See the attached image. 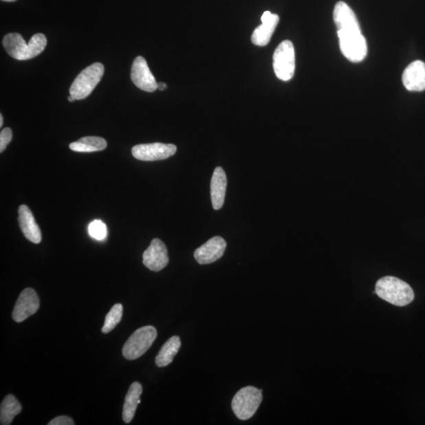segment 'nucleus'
I'll list each match as a JSON object with an SVG mask.
<instances>
[{"instance_id":"7","label":"nucleus","mask_w":425,"mask_h":425,"mask_svg":"<svg viewBox=\"0 0 425 425\" xmlns=\"http://www.w3.org/2000/svg\"><path fill=\"white\" fill-rule=\"evenodd\" d=\"M274 69L278 79L290 80L295 74V47L290 41H283L274 54Z\"/></svg>"},{"instance_id":"12","label":"nucleus","mask_w":425,"mask_h":425,"mask_svg":"<svg viewBox=\"0 0 425 425\" xmlns=\"http://www.w3.org/2000/svg\"><path fill=\"white\" fill-rule=\"evenodd\" d=\"M143 263L151 271L159 272L168 263V250L164 243L154 239L143 254Z\"/></svg>"},{"instance_id":"5","label":"nucleus","mask_w":425,"mask_h":425,"mask_svg":"<svg viewBox=\"0 0 425 425\" xmlns=\"http://www.w3.org/2000/svg\"><path fill=\"white\" fill-rule=\"evenodd\" d=\"M105 74V67L96 63L85 69L71 85L69 94L76 100H84L95 89Z\"/></svg>"},{"instance_id":"10","label":"nucleus","mask_w":425,"mask_h":425,"mask_svg":"<svg viewBox=\"0 0 425 425\" xmlns=\"http://www.w3.org/2000/svg\"><path fill=\"white\" fill-rule=\"evenodd\" d=\"M131 78L133 84L141 90L153 92L157 89V83L144 57L134 60L131 69Z\"/></svg>"},{"instance_id":"4","label":"nucleus","mask_w":425,"mask_h":425,"mask_svg":"<svg viewBox=\"0 0 425 425\" xmlns=\"http://www.w3.org/2000/svg\"><path fill=\"white\" fill-rule=\"evenodd\" d=\"M263 401V392L253 386H245L239 390L232 402L235 415L242 421L252 418Z\"/></svg>"},{"instance_id":"28","label":"nucleus","mask_w":425,"mask_h":425,"mask_svg":"<svg viewBox=\"0 0 425 425\" xmlns=\"http://www.w3.org/2000/svg\"><path fill=\"white\" fill-rule=\"evenodd\" d=\"M2 1H4V2H14V1H16V0H2Z\"/></svg>"},{"instance_id":"9","label":"nucleus","mask_w":425,"mask_h":425,"mask_svg":"<svg viewBox=\"0 0 425 425\" xmlns=\"http://www.w3.org/2000/svg\"><path fill=\"white\" fill-rule=\"evenodd\" d=\"M40 307V299L36 292L32 288H25L21 292L12 313V317L16 323H23L30 316L36 313Z\"/></svg>"},{"instance_id":"11","label":"nucleus","mask_w":425,"mask_h":425,"mask_svg":"<svg viewBox=\"0 0 425 425\" xmlns=\"http://www.w3.org/2000/svg\"><path fill=\"white\" fill-rule=\"evenodd\" d=\"M226 241L221 237H215L195 250L194 256L200 265L215 263L225 254Z\"/></svg>"},{"instance_id":"19","label":"nucleus","mask_w":425,"mask_h":425,"mask_svg":"<svg viewBox=\"0 0 425 425\" xmlns=\"http://www.w3.org/2000/svg\"><path fill=\"white\" fill-rule=\"evenodd\" d=\"M23 410L16 397L8 395L4 397L0 406V423L2 425L12 424L14 418Z\"/></svg>"},{"instance_id":"27","label":"nucleus","mask_w":425,"mask_h":425,"mask_svg":"<svg viewBox=\"0 0 425 425\" xmlns=\"http://www.w3.org/2000/svg\"><path fill=\"white\" fill-rule=\"evenodd\" d=\"M68 100H69V102H74V101L76 100V99H75V98H74V96H71V95H70V96L68 97Z\"/></svg>"},{"instance_id":"13","label":"nucleus","mask_w":425,"mask_h":425,"mask_svg":"<svg viewBox=\"0 0 425 425\" xmlns=\"http://www.w3.org/2000/svg\"><path fill=\"white\" fill-rule=\"evenodd\" d=\"M261 20L263 24L254 30L252 41L255 45L264 47L270 43L280 19L277 14L265 12L261 16Z\"/></svg>"},{"instance_id":"26","label":"nucleus","mask_w":425,"mask_h":425,"mask_svg":"<svg viewBox=\"0 0 425 425\" xmlns=\"http://www.w3.org/2000/svg\"><path fill=\"white\" fill-rule=\"evenodd\" d=\"M3 117L2 114H0V127H3Z\"/></svg>"},{"instance_id":"6","label":"nucleus","mask_w":425,"mask_h":425,"mask_svg":"<svg viewBox=\"0 0 425 425\" xmlns=\"http://www.w3.org/2000/svg\"><path fill=\"white\" fill-rule=\"evenodd\" d=\"M153 326H144L135 331L122 349L123 356L128 360H135L148 351L157 338Z\"/></svg>"},{"instance_id":"16","label":"nucleus","mask_w":425,"mask_h":425,"mask_svg":"<svg viewBox=\"0 0 425 425\" xmlns=\"http://www.w3.org/2000/svg\"><path fill=\"white\" fill-rule=\"evenodd\" d=\"M227 176L221 167H217L211 179L210 195L212 207L220 210L225 203Z\"/></svg>"},{"instance_id":"3","label":"nucleus","mask_w":425,"mask_h":425,"mask_svg":"<svg viewBox=\"0 0 425 425\" xmlns=\"http://www.w3.org/2000/svg\"><path fill=\"white\" fill-rule=\"evenodd\" d=\"M375 291L380 298L397 307L407 306L414 298L412 287L395 276L381 278L375 283Z\"/></svg>"},{"instance_id":"22","label":"nucleus","mask_w":425,"mask_h":425,"mask_svg":"<svg viewBox=\"0 0 425 425\" xmlns=\"http://www.w3.org/2000/svg\"><path fill=\"white\" fill-rule=\"evenodd\" d=\"M89 231L90 236L97 241H102L107 237V227L105 223L100 220L92 221L89 226Z\"/></svg>"},{"instance_id":"15","label":"nucleus","mask_w":425,"mask_h":425,"mask_svg":"<svg viewBox=\"0 0 425 425\" xmlns=\"http://www.w3.org/2000/svg\"><path fill=\"white\" fill-rule=\"evenodd\" d=\"M19 222L21 231L28 241L40 243L42 241L41 228L36 224L34 215L28 206L21 205L19 209Z\"/></svg>"},{"instance_id":"21","label":"nucleus","mask_w":425,"mask_h":425,"mask_svg":"<svg viewBox=\"0 0 425 425\" xmlns=\"http://www.w3.org/2000/svg\"><path fill=\"white\" fill-rule=\"evenodd\" d=\"M123 307L122 304L118 303L111 309L110 312L107 315L105 325L102 329V334H107L111 332L120 323L122 318Z\"/></svg>"},{"instance_id":"20","label":"nucleus","mask_w":425,"mask_h":425,"mask_svg":"<svg viewBox=\"0 0 425 425\" xmlns=\"http://www.w3.org/2000/svg\"><path fill=\"white\" fill-rule=\"evenodd\" d=\"M107 141L99 136H85L69 144V149L77 152H96L107 149Z\"/></svg>"},{"instance_id":"24","label":"nucleus","mask_w":425,"mask_h":425,"mask_svg":"<svg viewBox=\"0 0 425 425\" xmlns=\"http://www.w3.org/2000/svg\"><path fill=\"white\" fill-rule=\"evenodd\" d=\"M75 423L72 418L67 416H59L48 423V425H74Z\"/></svg>"},{"instance_id":"18","label":"nucleus","mask_w":425,"mask_h":425,"mask_svg":"<svg viewBox=\"0 0 425 425\" xmlns=\"http://www.w3.org/2000/svg\"><path fill=\"white\" fill-rule=\"evenodd\" d=\"M181 346L182 342L179 336H173L168 339L162 347L159 354L155 358L157 366L159 367L168 366L173 361L174 357L177 356Z\"/></svg>"},{"instance_id":"2","label":"nucleus","mask_w":425,"mask_h":425,"mask_svg":"<svg viewBox=\"0 0 425 425\" xmlns=\"http://www.w3.org/2000/svg\"><path fill=\"white\" fill-rule=\"evenodd\" d=\"M47 42L46 36L42 34L32 36L29 45L19 34H10L3 37V45L10 56L21 61L39 56L45 50Z\"/></svg>"},{"instance_id":"23","label":"nucleus","mask_w":425,"mask_h":425,"mask_svg":"<svg viewBox=\"0 0 425 425\" xmlns=\"http://www.w3.org/2000/svg\"><path fill=\"white\" fill-rule=\"evenodd\" d=\"M12 131L10 128H5L0 133V152L6 150L8 145L12 140Z\"/></svg>"},{"instance_id":"17","label":"nucleus","mask_w":425,"mask_h":425,"mask_svg":"<svg viewBox=\"0 0 425 425\" xmlns=\"http://www.w3.org/2000/svg\"><path fill=\"white\" fill-rule=\"evenodd\" d=\"M142 392L143 388L139 382H134L130 386L123 406L122 419L124 423L129 424L133 421L136 408L140 403Z\"/></svg>"},{"instance_id":"14","label":"nucleus","mask_w":425,"mask_h":425,"mask_svg":"<svg viewBox=\"0 0 425 425\" xmlns=\"http://www.w3.org/2000/svg\"><path fill=\"white\" fill-rule=\"evenodd\" d=\"M402 83L408 91L425 90V63L417 60L408 65L402 74Z\"/></svg>"},{"instance_id":"8","label":"nucleus","mask_w":425,"mask_h":425,"mask_svg":"<svg viewBox=\"0 0 425 425\" xmlns=\"http://www.w3.org/2000/svg\"><path fill=\"white\" fill-rule=\"evenodd\" d=\"M177 146L171 144H146L133 146L132 154L135 159L153 162L164 160L176 154Z\"/></svg>"},{"instance_id":"25","label":"nucleus","mask_w":425,"mask_h":425,"mask_svg":"<svg viewBox=\"0 0 425 425\" xmlns=\"http://www.w3.org/2000/svg\"><path fill=\"white\" fill-rule=\"evenodd\" d=\"M167 88V85L165 83H157V89H160L161 91H164L166 90Z\"/></svg>"},{"instance_id":"1","label":"nucleus","mask_w":425,"mask_h":425,"mask_svg":"<svg viewBox=\"0 0 425 425\" xmlns=\"http://www.w3.org/2000/svg\"><path fill=\"white\" fill-rule=\"evenodd\" d=\"M334 19L340 40L341 52L352 63H360L367 57L368 47L356 14L345 2H338Z\"/></svg>"}]
</instances>
